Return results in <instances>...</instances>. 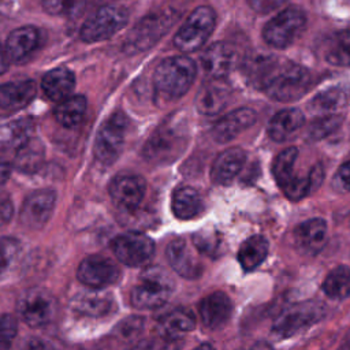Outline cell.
<instances>
[{
  "label": "cell",
  "instance_id": "52a82bcc",
  "mask_svg": "<svg viewBox=\"0 0 350 350\" xmlns=\"http://www.w3.org/2000/svg\"><path fill=\"white\" fill-rule=\"evenodd\" d=\"M215 11L208 5L197 7L183 22L174 37V44L182 52L200 49L215 29Z\"/></svg>",
  "mask_w": 350,
  "mask_h": 350
},
{
  "label": "cell",
  "instance_id": "4dcf8cb0",
  "mask_svg": "<svg viewBox=\"0 0 350 350\" xmlns=\"http://www.w3.org/2000/svg\"><path fill=\"white\" fill-rule=\"evenodd\" d=\"M171 208L178 219L189 220L200 215L202 209V200L196 189L180 186L172 193Z\"/></svg>",
  "mask_w": 350,
  "mask_h": 350
},
{
  "label": "cell",
  "instance_id": "bcb514c9",
  "mask_svg": "<svg viewBox=\"0 0 350 350\" xmlns=\"http://www.w3.org/2000/svg\"><path fill=\"white\" fill-rule=\"evenodd\" d=\"M246 1L253 11L258 14H267L275 10L276 7H279L284 0H246Z\"/></svg>",
  "mask_w": 350,
  "mask_h": 350
},
{
  "label": "cell",
  "instance_id": "60d3db41",
  "mask_svg": "<svg viewBox=\"0 0 350 350\" xmlns=\"http://www.w3.org/2000/svg\"><path fill=\"white\" fill-rule=\"evenodd\" d=\"M21 253V243L14 238H0V275L8 271Z\"/></svg>",
  "mask_w": 350,
  "mask_h": 350
},
{
  "label": "cell",
  "instance_id": "8d00e7d4",
  "mask_svg": "<svg viewBox=\"0 0 350 350\" xmlns=\"http://www.w3.org/2000/svg\"><path fill=\"white\" fill-rule=\"evenodd\" d=\"M297 157H298V149L294 146L284 149L275 157L272 163V174L275 176V180L280 186V189L287 186L297 176L294 174V165H295Z\"/></svg>",
  "mask_w": 350,
  "mask_h": 350
},
{
  "label": "cell",
  "instance_id": "5bb4252c",
  "mask_svg": "<svg viewBox=\"0 0 350 350\" xmlns=\"http://www.w3.org/2000/svg\"><path fill=\"white\" fill-rule=\"evenodd\" d=\"M56 202L53 190H38L31 193L21 209V223L30 230H38L46 224L52 216Z\"/></svg>",
  "mask_w": 350,
  "mask_h": 350
},
{
  "label": "cell",
  "instance_id": "d6986e66",
  "mask_svg": "<svg viewBox=\"0 0 350 350\" xmlns=\"http://www.w3.org/2000/svg\"><path fill=\"white\" fill-rule=\"evenodd\" d=\"M256 122V112L250 108H238L220 118L212 127L216 142L226 144L238 137Z\"/></svg>",
  "mask_w": 350,
  "mask_h": 350
},
{
  "label": "cell",
  "instance_id": "d6a6232c",
  "mask_svg": "<svg viewBox=\"0 0 350 350\" xmlns=\"http://www.w3.org/2000/svg\"><path fill=\"white\" fill-rule=\"evenodd\" d=\"M268 241L262 235H253L243 241L238 250V261L245 271L257 268L268 254Z\"/></svg>",
  "mask_w": 350,
  "mask_h": 350
},
{
  "label": "cell",
  "instance_id": "ba28073f",
  "mask_svg": "<svg viewBox=\"0 0 350 350\" xmlns=\"http://www.w3.org/2000/svg\"><path fill=\"white\" fill-rule=\"evenodd\" d=\"M325 313L324 304L319 301H304L284 309L272 325V332L278 338L293 336L301 329L317 323Z\"/></svg>",
  "mask_w": 350,
  "mask_h": 350
},
{
  "label": "cell",
  "instance_id": "7c38bea8",
  "mask_svg": "<svg viewBox=\"0 0 350 350\" xmlns=\"http://www.w3.org/2000/svg\"><path fill=\"white\" fill-rule=\"evenodd\" d=\"M111 246L118 260L130 267L148 262L154 252L153 241L148 235L137 231L118 235Z\"/></svg>",
  "mask_w": 350,
  "mask_h": 350
},
{
  "label": "cell",
  "instance_id": "836d02e7",
  "mask_svg": "<svg viewBox=\"0 0 350 350\" xmlns=\"http://www.w3.org/2000/svg\"><path fill=\"white\" fill-rule=\"evenodd\" d=\"M85 112L86 98L83 96H70L57 104L55 118L62 126L72 129L82 122Z\"/></svg>",
  "mask_w": 350,
  "mask_h": 350
},
{
  "label": "cell",
  "instance_id": "9c48e42d",
  "mask_svg": "<svg viewBox=\"0 0 350 350\" xmlns=\"http://www.w3.org/2000/svg\"><path fill=\"white\" fill-rule=\"evenodd\" d=\"M129 119L123 112H113L100 127L94 141V156L101 164H112L124 145Z\"/></svg>",
  "mask_w": 350,
  "mask_h": 350
},
{
  "label": "cell",
  "instance_id": "44dd1931",
  "mask_svg": "<svg viewBox=\"0 0 350 350\" xmlns=\"http://www.w3.org/2000/svg\"><path fill=\"white\" fill-rule=\"evenodd\" d=\"M198 312L202 324L208 328L216 329L228 321L232 312V304L227 294L216 291L201 299Z\"/></svg>",
  "mask_w": 350,
  "mask_h": 350
},
{
  "label": "cell",
  "instance_id": "f1b7e54d",
  "mask_svg": "<svg viewBox=\"0 0 350 350\" xmlns=\"http://www.w3.org/2000/svg\"><path fill=\"white\" fill-rule=\"evenodd\" d=\"M278 63H279V59H276L272 55L254 53L250 57L245 59L242 68L247 81L253 83L256 88L262 90L264 85L269 79Z\"/></svg>",
  "mask_w": 350,
  "mask_h": 350
},
{
  "label": "cell",
  "instance_id": "816d5d0a",
  "mask_svg": "<svg viewBox=\"0 0 350 350\" xmlns=\"http://www.w3.org/2000/svg\"><path fill=\"white\" fill-rule=\"evenodd\" d=\"M249 350H272L271 345L267 342H257Z\"/></svg>",
  "mask_w": 350,
  "mask_h": 350
},
{
  "label": "cell",
  "instance_id": "4fadbf2b",
  "mask_svg": "<svg viewBox=\"0 0 350 350\" xmlns=\"http://www.w3.org/2000/svg\"><path fill=\"white\" fill-rule=\"evenodd\" d=\"M119 268L113 261L103 256H89L78 267V279L92 287L103 288L113 284L119 279Z\"/></svg>",
  "mask_w": 350,
  "mask_h": 350
},
{
  "label": "cell",
  "instance_id": "7a4b0ae2",
  "mask_svg": "<svg viewBox=\"0 0 350 350\" xmlns=\"http://www.w3.org/2000/svg\"><path fill=\"white\" fill-rule=\"evenodd\" d=\"M197 74L196 63L187 56H172L164 59L153 74L156 94L165 100H178L187 93Z\"/></svg>",
  "mask_w": 350,
  "mask_h": 350
},
{
  "label": "cell",
  "instance_id": "9a60e30c",
  "mask_svg": "<svg viewBox=\"0 0 350 350\" xmlns=\"http://www.w3.org/2000/svg\"><path fill=\"white\" fill-rule=\"evenodd\" d=\"M238 52L234 45L226 41L212 44L201 56V64L211 79H223L237 66Z\"/></svg>",
  "mask_w": 350,
  "mask_h": 350
},
{
  "label": "cell",
  "instance_id": "3957f363",
  "mask_svg": "<svg viewBox=\"0 0 350 350\" xmlns=\"http://www.w3.org/2000/svg\"><path fill=\"white\" fill-rule=\"evenodd\" d=\"M312 83L309 71L294 62L279 60L262 92L272 100L290 103L302 97Z\"/></svg>",
  "mask_w": 350,
  "mask_h": 350
},
{
  "label": "cell",
  "instance_id": "b9f144b4",
  "mask_svg": "<svg viewBox=\"0 0 350 350\" xmlns=\"http://www.w3.org/2000/svg\"><path fill=\"white\" fill-rule=\"evenodd\" d=\"M220 239L215 231H198L193 235V245L194 247L204 254L213 256V253L217 252Z\"/></svg>",
  "mask_w": 350,
  "mask_h": 350
},
{
  "label": "cell",
  "instance_id": "7402d4cb",
  "mask_svg": "<svg viewBox=\"0 0 350 350\" xmlns=\"http://www.w3.org/2000/svg\"><path fill=\"white\" fill-rule=\"evenodd\" d=\"M246 153L241 148H230L219 153L211 168V178L215 183L224 185L232 180L242 170Z\"/></svg>",
  "mask_w": 350,
  "mask_h": 350
},
{
  "label": "cell",
  "instance_id": "30bf717a",
  "mask_svg": "<svg viewBox=\"0 0 350 350\" xmlns=\"http://www.w3.org/2000/svg\"><path fill=\"white\" fill-rule=\"evenodd\" d=\"M129 21V12L122 7L104 5L93 12L81 27V38L86 42H96L107 40Z\"/></svg>",
  "mask_w": 350,
  "mask_h": 350
},
{
  "label": "cell",
  "instance_id": "8fae6325",
  "mask_svg": "<svg viewBox=\"0 0 350 350\" xmlns=\"http://www.w3.org/2000/svg\"><path fill=\"white\" fill-rule=\"evenodd\" d=\"M56 309L55 297L41 287L26 290L18 301V312L22 320L30 327H41L52 321Z\"/></svg>",
  "mask_w": 350,
  "mask_h": 350
},
{
  "label": "cell",
  "instance_id": "7bdbcfd3",
  "mask_svg": "<svg viewBox=\"0 0 350 350\" xmlns=\"http://www.w3.org/2000/svg\"><path fill=\"white\" fill-rule=\"evenodd\" d=\"M18 331L16 319L11 314L0 317V350H10Z\"/></svg>",
  "mask_w": 350,
  "mask_h": 350
},
{
  "label": "cell",
  "instance_id": "1f68e13d",
  "mask_svg": "<svg viewBox=\"0 0 350 350\" xmlns=\"http://www.w3.org/2000/svg\"><path fill=\"white\" fill-rule=\"evenodd\" d=\"M350 101V90L343 86H332L317 93L312 100V108L320 113L328 115L345 108Z\"/></svg>",
  "mask_w": 350,
  "mask_h": 350
},
{
  "label": "cell",
  "instance_id": "e0dca14e",
  "mask_svg": "<svg viewBox=\"0 0 350 350\" xmlns=\"http://www.w3.org/2000/svg\"><path fill=\"white\" fill-rule=\"evenodd\" d=\"M231 98V89L221 79H211L196 96V107L204 116L219 115Z\"/></svg>",
  "mask_w": 350,
  "mask_h": 350
},
{
  "label": "cell",
  "instance_id": "6da1fadb",
  "mask_svg": "<svg viewBox=\"0 0 350 350\" xmlns=\"http://www.w3.org/2000/svg\"><path fill=\"white\" fill-rule=\"evenodd\" d=\"M189 126L182 113H172L153 131L144 148L146 160L167 164L176 160L187 146Z\"/></svg>",
  "mask_w": 350,
  "mask_h": 350
},
{
  "label": "cell",
  "instance_id": "f546056e",
  "mask_svg": "<svg viewBox=\"0 0 350 350\" xmlns=\"http://www.w3.org/2000/svg\"><path fill=\"white\" fill-rule=\"evenodd\" d=\"M196 327V319L187 309H175L159 321V335L170 339H180Z\"/></svg>",
  "mask_w": 350,
  "mask_h": 350
},
{
  "label": "cell",
  "instance_id": "f5cc1de1",
  "mask_svg": "<svg viewBox=\"0 0 350 350\" xmlns=\"http://www.w3.org/2000/svg\"><path fill=\"white\" fill-rule=\"evenodd\" d=\"M338 350H350V329H349V332L345 335L343 342H342V345L339 346Z\"/></svg>",
  "mask_w": 350,
  "mask_h": 350
},
{
  "label": "cell",
  "instance_id": "f6af8a7d",
  "mask_svg": "<svg viewBox=\"0 0 350 350\" xmlns=\"http://www.w3.org/2000/svg\"><path fill=\"white\" fill-rule=\"evenodd\" d=\"M179 349H180V339H170L159 335L157 338L144 343L138 350H179Z\"/></svg>",
  "mask_w": 350,
  "mask_h": 350
},
{
  "label": "cell",
  "instance_id": "ab89813d",
  "mask_svg": "<svg viewBox=\"0 0 350 350\" xmlns=\"http://www.w3.org/2000/svg\"><path fill=\"white\" fill-rule=\"evenodd\" d=\"M342 123V116L338 113H328L319 119H316L308 130L309 138L317 141L321 138H325L331 133H334Z\"/></svg>",
  "mask_w": 350,
  "mask_h": 350
},
{
  "label": "cell",
  "instance_id": "ac0fdd59",
  "mask_svg": "<svg viewBox=\"0 0 350 350\" xmlns=\"http://www.w3.org/2000/svg\"><path fill=\"white\" fill-rule=\"evenodd\" d=\"M167 258L172 269L186 279H194L202 272V265L196 252L183 238L170 242L167 246Z\"/></svg>",
  "mask_w": 350,
  "mask_h": 350
},
{
  "label": "cell",
  "instance_id": "8992f818",
  "mask_svg": "<svg viewBox=\"0 0 350 350\" xmlns=\"http://www.w3.org/2000/svg\"><path fill=\"white\" fill-rule=\"evenodd\" d=\"M305 23V12L297 5H290L265 23L262 29L264 41L272 48L284 49L297 40Z\"/></svg>",
  "mask_w": 350,
  "mask_h": 350
},
{
  "label": "cell",
  "instance_id": "cb8c5ba5",
  "mask_svg": "<svg viewBox=\"0 0 350 350\" xmlns=\"http://www.w3.org/2000/svg\"><path fill=\"white\" fill-rule=\"evenodd\" d=\"M305 123V116L298 108H286L273 115L268 124V135L276 142H283L295 135Z\"/></svg>",
  "mask_w": 350,
  "mask_h": 350
},
{
  "label": "cell",
  "instance_id": "83f0119b",
  "mask_svg": "<svg viewBox=\"0 0 350 350\" xmlns=\"http://www.w3.org/2000/svg\"><path fill=\"white\" fill-rule=\"evenodd\" d=\"M38 31L33 26L15 29L7 38L5 52L10 60H23L38 45Z\"/></svg>",
  "mask_w": 350,
  "mask_h": 350
},
{
  "label": "cell",
  "instance_id": "2e32d148",
  "mask_svg": "<svg viewBox=\"0 0 350 350\" xmlns=\"http://www.w3.org/2000/svg\"><path fill=\"white\" fill-rule=\"evenodd\" d=\"M108 190L113 204L130 212L137 209L144 200L146 183L138 175H119L111 182Z\"/></svg>",
  "mask_w": 350,
  "mask_h": 350
},
{
  "label": "cell",
  "instance_id": "5b68a950",
  "mask_svg": "<svg viewBox=\"0 0 350 350\" xmlns=\"http://www.w3.org/2000/svg\"><path fill=\"white\" fill-rule=\"evenodd\" d=\"M178 14L172 10H160L144 16L127 34L123 49L127 53H135L149 49L154 45L175 23Z\"/></svg>",
  "mask_w": 350,
  "mask_h": 350
},
{
  "label": "cell",
  "instance_id": "ffe728a7",
  "mask_svg": "<svg viewBox=\"0 0 350 350\" xmlns=\"http://www.w3.org/2000/svg\"><path fill=\"white\" fill-rule=\"evenodd\" d=\"M71 305L75 312L89 317H104L112 313L116 306L112 295L101 291V288L79 291L75 294Z\"/></svg>",
  "mask_w": 350,
  "mask_h": 350
},
{
  "label": "cell",
  "instance_id": "ee69618b",
  "mask_svg": "<svg viewBox=\"0 0 350 350\" xmlns=\"http://www.w3.org/2000/svg\"><path fill=\"white\" fill-rule=\"evenodd\" d=\"M144 327V320L137 316H131L130 319L122 321L116 327V334L118 338L122 340H131L139 335Z\"/></svg>",
  "mask_w": 350,
  "mask_h": 350
},
{
  "label": "cell",
  "instance_id": "7dc6e473",
  "mask_svg": "<svg viewBox=\"0 0 350 350\" xmlns=\"http://www.w3.org/2000/svg\"><path fill=\"white\" fill-rule=\"evenodd\" d=\"M336 186L345 191H350V160L342 164L336 172L335 178Z\"/></svg>",
  "mask_w": 350,
  "mask_h": 350
},
{
  "label": "cell",
  "instance_id": "484cf974",
  "mask_svg": "<svg viewBox=\"0 0 350 350\" xmlns=\"http://www.w3.org/2000/svg\"><path fill=\"white\" fill-rule=\"evenodd\" d=\"M45 96L52 101H62L70 97L74 86L75 78L74 74L67 68H53L48 71L41 82Z\"/></svg>",
  "mask_w": 350,
  "mask_h": 350
},
{
  "label": "cell",
  "instance_id": "74e56055",
  "mask_svg": "<svg viewBox=\"0 0 350 350\" xmlns=\"http://www.w3.org/2000/svg\"><path fill=\"white\" fill-rule=\"evenodd\" d=\"M324 293L335 299H343L350 295V269L338 267L332 269L323 282Z\"/></svg>",
  "mask_w": 350,
  "mask_h": 350
},
{
  "label": "cell",
  "instance_id": "4316f807",
  "mask_svg": "<svg viewBox=\"0 0 350 350\" xmlns=\"http://www.w3.org/2000/svg\"><path fill=\"white\" fill-rule=\"evenodd\" d=\"M36 94V85L33 81H16L0 86V108L21 109L27 105Z\"/></svg>",
  "mask_w": 350,
  "mask_h": 350
},
{
  "label": "cell",
  "instance_id": "603a6c76",
  "mask_svg": "<svg viewBox=\"0 0 350 350\" xmlns=\"http://www.w3.org/2000/svg\"><path fill=\"white\" fill-rule=\"evenodd\" d=\"M327 224L323 219H309L294 230V241L298 249L308 254H316L325 242Z\"/></svg>",
  "mask_w": 350,
  "mask_h": 350
},
{
  "label": "cell",
  "instance_id": "f907efd6",
  "mask_svg": "<svg viewBox=\"0 0 350 350\" xmlns=\"http://www.w3.org/2000/svg\"><path fill=\"white\" fill-rule=\"evenodd\" d=\"M8 60H10V57H8L7 52H5V48L0 46V74H3L7 70Z\"/></svg>",
  "mask_w": 350,
  "mask_h": 350
},
{
  "label": "cell",
  "instance_id": "f35d334b",
  "mask_svg": "<svg viewBox=\"0 0 350 350\" xmlns=\"http://www.w3.org/2000/svg\"><path fill=\"white\" fill-rule=\"evenodd\" d=\"M42 7L51 15L74 18L82 12L85 0H42Z\"/></svg>",
  "mask_w": 350,
  "mask_h": 350
},
{
  "label": "cell",
  "instance_id": "e575fe53",
  "mask_svg": "<svg viewBox=\"0 0 350 350\" xmlns=\"http://www.w3.org/2000/svg\"><path fill=\"white\" fill-rule=\"evenodd\" d=\"M323 55L334 66L350 64V29L340 30L331 36L324 45Z\"/></svg>",
  "mask_w": 350,
  "mask_h": 350
},
{
  "label": "cell",
  "instance_id": "d590c367",
  "mask_svg": "<svg viewBox=\"0 0 350 350\" xmlns=\"http://www.w3.org/2000/svg\"><path fill=\"white\" fill-rule=\"evenodd\" d=\"M44 161V146L37 139H29L16 150L15 165L19 171L34 172Z\"/></svg>",
  "mask_w": 350,
  "mask_h": 350
},
{
  "label": "cell",
  "instance_id": "c3c4849f",
  "mask_svg": "<svg viewBox=\"0 0 350 350\" xmlns=\"http://www.w3.org/2000/svg\"><path fill=\"white\" fill-rule=\"evenodd\" d=\"M12 216V204L8 198L0 197V226L8 223Z\"/></svg>",
  "mask_w": 350,
  "mask_h": 350
},
{
  "label": "cell",
  "instance_id": "d4e9b609",
  "mask_svg": "<svg viewBox=\"0 0 350 350\" xmlns=\"http://www.w3.org/2000/svg\"><path fill=\"white\" fill-rule=\"evenodd\" d=\"M31 122L22 116L0 118V149H19L30 139Z\"/></svg>",
  "mask_w": 350,
  "mask_h": 350
},
{
  "label": "cell",
  "instance_id": "681fc988",
  "mask_svg": "<svg viewBox=\"0 0 350 350\" xmlns=\"http://www.w3.org/2000/svg\"><path fill=\"white\" fill-rule=\"evenodd\" d=\"M10 175H11V165L5 160L0 159V186H3L8 180Z\"/></svg>",
  "mask_w": 350,
  "mask_h": 350
},
{
  "label": "cell",
  "instance_id": "277c9868",
  "mask_svg": "<svg viewBox=\"0 0 350 350\" xmlns=\"http://www.w3.org/2000/svg\"><path fill=\"white\" fill-rule=\"evenodd\" d=\"M174 290V280L161 267L146 268L131 290V304L139 309L159 308L168 301Z\"/></svg>",
  "mask_w": 350,
  "mask_h": 350
},
{
  "label": "cell",
  "instance_id": "db71d44e",
  "mask_svg": "<svg viewBox=\"0 0 350 350\" xmlns=\"http://www.w3.org/2000/svg\"><path fill=\"white\" fill-rule=\"evenodd\" d=\"M194 350H215L211 345H208V343H204V345H200V346H197Z\"/></svg>",
  "mask_w": 350,
  "mask_h": 350
}]
</instances>
